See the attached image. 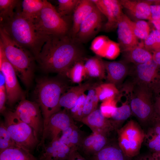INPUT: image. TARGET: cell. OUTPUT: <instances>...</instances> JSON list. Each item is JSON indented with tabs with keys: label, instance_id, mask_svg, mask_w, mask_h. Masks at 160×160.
Segmentation results:
<instances>
[{
	"label": "cell",
	"instance_id": "4dcf8cb0",
	"mask_svg": "<svg viewBox=\"0 0 160 160\" xmlns=\"http://www.w3.org/2000/svg\"><path fill=\"white\" fill-rule=\"evenodd\" d=\"M99 84L96 82L88 90L84 103L83 118L87 116L97 109L99 100L96 93V88Z\"/></svg>",
	"mask_w": 160,
	"mask_h": 160
},
{
	"label": "cell",
	"instance_id": "3957f363",
	"mask_svg": "<svg viewBox=\"0 0 160 160\" xmlns=\"http://www.w3.org/2000/svg\"><path fill=\"white\" fill-rule=\"evenodd\" d=\"M0 46L5 56L14 68L17 76L27 87L31 85L34 70V60L28 50L13 41L0 28Z\"/></svg>",
	"mask_w": 160,
	"mask_h": 160
},
{
	"label": "cell",
	"instance_id": "bcb514c9",
	"mask_svg": "<svg viewBox=\"0 0 160 160\" xmlns=\"http://www.w3.org/2000/svg\"><path fill=\"white\" fill-rule=\"evenodd\" d=\"M152 122L153 123V125L152 128L160 137V118L156 116Z\"/></svg>",
	"mask_w": 160,
	"mask_h": 160
},
{
	"label": "cell",
	"instance_id": "f546056e",
	"mask_svg": "<svg viewBox=\"0 0 160 160\" xmlns=\"http://www.w3.org/2000/svg\"><path fill=\"white\" fill-rule=\"evenodd\" d=\"M96 90L99 100L102 102L116 99L119 94L116 86L109 82L98 84L96 87Z\"/></svg>",
	"mask_w": 160,
	"mask_h": 160
},
{
	"label": "cell",
	"instance_id": "5b68a950",
	"mask_svg": "<svg viewBox=\"0 0 160 160\" xmlns=\"http://www.w3.org/2000/svg\"><path fill=\"white\" fill-rule=\"evenodd\" d=\"M124 89L130 93L129 103L132 113L142 122H152L156 115L151 89L145 85L131 81L125 85Z\"/></svg>",
	"mask_w": 160,
	"mask_h": 160
},
{
	"label": "cell",
	"instance_id": "603a6c76",
	"mask_svg": "<svg viewBox=\"0 0 160 160\" xmlns=\"http://www.w3.org/2000/svg\"><path fill=\"white\" fill-rule=\"evenodd\" d=\"M123 52L124 61L134 65L143 64L153 59V55L146 49L143 43H139L137 45Z\"/></svg>",
	"mask_w": 160,
	"mask_h": 160
},
{
	"label": "cell",
	"instance_id": "d6986e66",
	"mask_svg": "<svg viewBox=\"0 0 160 160\" xmlns=\"http://www.w3.org/2000/svg\"><path fill=\"white\" fill-rule=\"evenodd\" d=\"M104 62L108 82L114 84L118 88L129 75L131 67L124 60Z\"/></svg>",
	"mask_w": 160,
	"mask_h": 160
},
{
	"label": "cell",
	"instance_id": "277c9868",
	"mask_svg": "<svg viewBox=\"0 0 160 160\" xmlns=\"http://www.w3.org/2000/svg\"><path fill=\"white\" fill-rule=\"evenodd\" d=\"M58 78L44 79L37 82L35 94L41 110L44 129L50 117L60 111L59 101L62 95L70 87L68 82Z\"/></svg>",
	"mask_w": 160,
	"mask_h": 160
},
{
	"label": "cell",
	"instance_id": "2e32d148",
	"mask_svg": "<svg viewBox=\"0 0 160 160\" xmlns=\"http://www.w3.org/2000/svg\"><path fill=\"white\" fill-rule=\"evenodd\" d=\"M59 138L45 144L38 160H68L71 149L61 141Z\"/></svg>",
	"mask_w": 160,
	"mask_h": 160
},
{
	"label": "cell",
	"instance_id": "f35d334b",
	"mask_svg": "<svg viewBox=\"0 0 160 160\" xmlns=\"http://www.w3.org/2000/svg\"><path fill=\"white\" fill-rule=\"evenodd\" d=\"M86 95L84 93L78 98L74 106L69 110L74 120L81 121L83 118V110Z\"/></svg>",
	"mask_w": 160,
	"mask_h": 160
},
{
	"label": "cell",
	"instance_id": "60d3db41",
	"mask_svg": "<svg viewBox=\"0 0 160 160\" xmlns=\"http://www.w3.org/2000/svg\"><path fill=\"white\" fill-rule=\"evenodd\" d=\"M117 101L116 98L102 102L100 109L105 117L108 119L111 117L117 107Z\"/></svg>",
	"mask_w": 160,
	"mask_h": 160
},
{
	"label": "cell",
	"instance_id": "8992f818",
	"mask_svg": "<svg viewBox=\"0 0 160 160\" xmlns=\"http://www.w3.org/2000/svg\"><path fill=\"white\" fill-rule=\"evenodd\" d=\"M44 6L34 20L32 24L40 34L47 36L67 35L68 25L55 7L46 0Z\"/></svg>",
	"mask_w": 160,
	"mask_h": 160
},
{
	"label": "cell",
	"instance_id": "484cf974",
	"mask_svg": "<svg viewBox=\"0 0 160 160\" xmlns=\"http://www.w3.org/2000/svg\"><path fill=\"white\" fill-rule=\"evenodd\" d=\"M60 140L71 149L78 150L84 137L82 133L75 123L62 132Z\"/></svg>",
	"mask_w": 160,
	"mask_h": 160
},
{
	"label": "cell",
	"instance_id": "ba28073f",
	"mask_svg": "<svg viewBox=\"0 0 160 160\" xmlns=\"http://www.w3.org/2000/svg\"><path fill=\"white\" fill-rule=\"evenodd\" d=\"M0 71L5 80L7 95V103L12 106L18 101L25 98L24 93L18 83L15 71L6 57L0 46Z\"/></svg>",
	"mask_w": 160,
	"mask_h": 160
},
{
	"label": "cell",
	"instance_id": "ab89813d",
	"mask_svg": "<svg viewBox=\"0 0 160 160\" xmlns=\"http://www.w3.org/2000/svg\"><path fill=\"white\" fill-rule=\"evenodd\" d=\"M79 0H58V10L61 16L68 15L74 10Z\"/></svg>",
	"mask_w": 160,
	"mask_h": 160
},
{
	"label": "cell",
	"instance_id": "6da1fadb",
	"mask_svg": "<svg viewBox=\"0 0 160 160\" xmlns=\"http://www.w3.org/2000/svg\"><path fill=\"white\" fill-rule=\"evenodd\" d=\"M84 56L82 49L67 35L50 36L36 60L44 71L66 76L76 63L83 60Z\"/></svg>",
	"mask_w": 160,
	"mask_h": 160
},
{
	"label": "cell",
	"instance_id": "7bdbcfd3",
	"mask_svg": "<svg viewBox=\"0 0 160 160\" xmlns=\"http://www.w3.org/2000/svg\"><path fill=\"white\" fill-rule=\"evenodd\" d=\"M0 111L3 113L7 109L5 104L7 100V95L4 76L0 73Z\"/></svg>",
	"mask_w": 160,
	"mask_h": 160
},
{
	"label": "cell",
	"instance_id": "d590c367",
	"mask_svg": "<svg viewBox=\"0 0 160 160\" xmlns=\"http://www.w3.org/2000/svg\"><path fill=\"white\" fill-rule=\"evenodd\" d=\"M17 146L18 145L8 133L4 122L1 121L0 124V152Z\"/></svg>",
	"mask_w": 160,
	"mask_h": 160
},
{
	"label": "cell",
	"instance_id": "c3c4849f",
	"mask_svg": "<svg viewBox=\"0 0 160 160\" xmlns=\"http://www.w3.org/2000/svg\"><path fill=\"white\" fill-rule=\"evenodd\" d=\"M153 59L157 63L160 69V50L153 52Z\"/></svg>",
	"mask_w": 160,
	"mask_h": 160
},
{
	"label": "cell",
	"instance_id": "f907efd6",
	"mask_svg": "<svg viewBox=\"0 0 160 160\" xmlns=\"http://www.w3.org/2000/svg\"><path fill=\"white\" fill-rule=\"evenodd\" d=\"M150 21L156 28V30L160 33V19L151 20Z\"/></svg>",
	"mask_w": 160,
	"mask_h": 160
},
{
	"label": "cell",
	"instance_id": "7a4b0ae2",
	"mask_svg": "<svg viewBox=\"0 0 160 160\" xmlns=\"http://www.w3.org/2000/svg\"><path fill=\"white\" fill-rule=\"evenodd\" d=\"M21 4L17 7L12 17L0 22V28L15 42L29 51L36 60L42 46L50 36L38 33L33 24L22 16Z\"/></svg>",
	"mask_w": 160,
	"mask_h": 160
},
{
	"label": "cell",
	"instance_id": "9a60e30c",
	"mask_svg": "<svg viewBox=\"0 0 160 160\" xmlns=\"http://www.w3.org/2000/svg\"><path fill=\"white\" fill-rule=\"evenodd\" d=\"M130 20L122 13L117 24L119 44L122 52L128 50L139 44L138 38L134 34L130 25Z\"/></svg>",
	"mask_w": 160,
	"mask_h": 160
},
{
	"label": "cell",
	"instance_id": "4316f807",
	"mask_svg": "<svg viewBox=\"0 0 160 160\" xmlns=\"http://www.w3.org/2000/svg\"><path fill=\"white\" fill-rule=\"evenodd\" d=\"M0 160H38L28 151L19 146L0 152Z\"/></svg>",
	"mask_w": 160,
	"mask_h": 160
},
{
	"label": "cell",
	"instance_id": "4fadbf2b",
	"mask_svg": "<svg viewBox=\"0 0 160 160\" xmlns=\"http://www.w3.org/2000/svg\"><path fill=\"white\" fill-rule=\"evenodd\" d=\"M102 13L96 7L81 24L76 37L80 42H85L92 39L101 28Z\"/></svg>",
	"mask_w": 160,
	"mask_h": 160
},
{
	"label": "cell",
	"instance_id": "30bf717a",
	"mask_svg": "<svg viewBox=\"0 0 160 160\" xmlns=\"http://www.w3.org/2000/svg\"><path fill=\"white\" fill-rule=\"evenodd\" d=\"M69 110L64 108L53 114L50 118L44 129L41 140L37 146V149L45 145L46 140L49 142L59 138V135L74 123Z\"/></svg>",
	"mask_w": 160,
	"mask_h": 160
},
{
	"label": "cell",
	"instance_id": "e0dca14e",
	"mask_svg": "<svg viewBox=\"0 0 160 160\" xmlns=\"http://www.w3.org/2000/svg\"><path fill=\"white\" fill-rule=\"evenodd\" d=\"M81 122L88 126L93 133L107 136L110 132L115 130L110 120L103 116L100 109H97L83 118Z\"/></svg>",
	"mask_w": 160,
	"mask_h": 160
},
{
	"label": "cell",
	"instance_id": "f1b7e54d",
	"mask_svg": "<svg viewBox=\"0 0 160 160\" xmlns=\"http://www.w3.org/2000/svg\"><path fill=\"white\" fill-rule=\"evenodd\" d=\"M132 114V111L128 99L121 105L117 107L116 110L110 119L115 130L121 123L127 119Z\"/></svg>",
	"mask_w": 160,
	"mask_h": 160
},
{
	"label": "cell",
	"instance_id": "7dc6e473",
	"mask_svg": "<svg viewBox=\"0 0 160 160\" xmlns=\"http://www.w3.org/2000/svg\"><path fill=\"white\" fill-rule=\"evenodd\" d=\"M154 107L156 116L160 118V95L156 99Z\"/></svg>",
	"mask_w": 160,
	"mask_h": 160
},
{
	"label": "cell",
	"instance_id": "1f68e13d",
	"mask_svg": "<svg viewBox=\"0 0 160 160\" xmlns=\"http://www.w3.org/2000/svg\"><path fill=\"white\" fill-rule=\"evenodd\" d=\"M18 0H0V22L12 17L17 7L21 3Z\"/></svg>",
	"mask_w": 160,
	"mask_h": 160
},
{
	"label": "cell",
	"instance_id": "7402d4cb",
	"mask_svg": "<svg viewBox=\"0 0 160 160\" xmlns=\"http://www.w3.org/2000/svg\"><path fill=\"white\" fill-rule=\"evenodd\" d=\"M96 7L92 0H79L74 10L72 31L73 38L76 37L81 23Z\"/></svg>",
	"mask_w": 160,
	"mask_h": 160
},
{
	"label": "cell",
	"instance_id": "d4e9b609",
	"mask_svg": "<svg viewBox=\"0 0 160 160\" xmlns=\"http://www.w3.org/2000/svg\"><path fill=\"white\" fill-rule=\"evenodd\" d=\"M118 144L108 142L97 153L88 159L89 160H126Z\"/></svg>",
	"mask_w": 160,
	"mask_h": 160
},
{
	"label": "cell",
	"instance_id": "ac0fdd59",
	"mask_svg": "<svg viewBox=\"0 0 160 160\" xmlns=\"http://www.w3.org/2000/svg\"><path fill=\"white\" fill-rule=\"evenodd\" d=\"M108 142L107 135L93 133L84 137L78 150L88 158L100 151Z\"/></svg>",
	"mask_w": 160,
	"mask_h": 160
},
{
	"label": "cell",
	"instance_id": "74e56055",
	"mask_svg": "<svg viewBox=\"0 0 160 160\" xmlns=\"http://www.w3.org/2000/svg\"><path fill=\"white\" fill-rule=\"evenodd\" d=\"M109 39L106 36H100L92 41L90 49L97 56L104 57L105 50Z\"/></svg>",
	"mask_w": 160,
	"mask_h": 160
},
{
	"label": "cell",
	"instance_id": "816d5d0a",
	"mask_svg": "<svg viewBox=\"0 0 160 160\" xmlns=\"http://www.w3.org/2000/svg\"><path fill=\"white\" fill-rule=\"evenodd\" d=\"M152 155L153 156L159 160H160V152L153 153Z\"/></svg>",
	"mask_w": 160,
	"mask_h": 160
},
{
	"label": "cell",
	"instance_id": "d6a6232c",
	"mask_svg": "<svg viewBox=\"0 0 160 160\" xmlns=\"http://www.w3.org/2000/svg\"><path fill=\"white\" fill-rule=\"evenodd\" d=\"M65 76L73 83L80 84L86 77L82 60L76 63L67 71Z\"/></svg>",
	"mask_w": 160,
	"mask_h": 160
},
{
	"label": "cell",
	"instance_id": "9c48e42d",
	"mask_svg": "<svg viewBox=\"0 0 160 160\" xmlns=\"http://www.w3.org/2000/svg\"><path fill=\"white\" fill-rule=\"evenodd\" d=\"M129 75L133 82L145 85L156 92L160 90V69L153 59L131 66Z\"/></svg>",
	"mask_w": 160,
	"mask_h": 160
},
{
	"label": "cell",
	"instance_id": "681fc988",
	"mask_svg": "<svg viewBox=\"0 0 160 160\" xmlns=\"http://www.w3.org/2000/svg\"><path fill=\"white\" fill-rule=\"evenodd\" d=\"M135 160H153L151 154L143 155L138 157Z\"/></svg>",
	"mask_w": 160,
	"mask_h": 160
},
{
	"label": "cell",
	"instance_id": "cb8c5ba5",
	"mask_svg": "<svg viewBox=\"0 0 160 160\" xmlns=\"http://www.w3.org/2000/svg\"><path fill=\"white\" fill-rule=\"evenodd\" d=\"M86 77L89 80H101L105 77L104 61L98 56L87 59L84 63Z\"/></svg>",
	"mask_w": 160,
	"mask_h": 160
},
{
	"label": "cell",
	"instance_id": "ffe728a7",
	"mask_svg": "<svg viewBox=\"0 0 160 160\" xmlns=\"http://www.w3.org/2000/svg\"><path fill=\"white\" fill-rule=\"evenodd\" d=\"M96 82L89 80L77 85L70 87L60 97L59 103L60 108L71 109L75 105L79 97Z\"/></svg>",
	"mask_w": 160,
	"mask_h": 160
},
{
	"label": "cell",
	"instance_id": "8fae6325",
	"mask_svg": "<svg viewBox=\"0 0 160 160\" xmlns=\"http://www.w3.org/2000/svg\"><path fill=\"white\" fill-rule=\"evenodd\" d=\"M23 121L30 126L38 137L42 135L44 121L39 105L25 98L20 101L14 111Z\"/></svg>",
	"mask_w": 160,
	"mask_h": 160
},
{
	"label": "cell",
	"instance_id": "83f0119b",
	"mask_svg": "<svg viewBox=\"0 0 160 160\" xmlns=\"http://www.w3.org/2000/svg\"><path fill=\"white\" fill-rule=\"evenodd\" d=\"M44 5V0H23L21 2V14L24 18L32 23Z\"/></svg>",
	"mask_w": 160,
	"mask_h": 160
},
{
	"label": "cell",
	"instance_id": "52a82bcc",
	"mask_svg": "<svg viewBox=\"0 0 160 160\" xmlns=\"http://www.w3.org/2000/svg\"><path fill=\"white\" fill-rule=\"evenodd\" d=\"M3 114L7 131L18 145L30 152L37 146L40 141L33 130L22 121L14 111L6 110Z\"/></svg>",
	"mask_w": 160,
	"mask_h": 160
},
{
	"label": "cell",
	"instance_id": "8d00e7d4",
	"mask_svg": "<svg viewBox=\"0 0 160 160\" xmlns=\"http://www.w3.org/2000/svg\"><path fill=\"white\" fill-rule=\"evenodd\" d=\"M144 140L147 147L153 153L160 152V137L152 128L145 134Z\"/></svg>",
	"mask_w": 160,
	"mask_h": 160
},
{
	"label": "cell",
	"instance_id": "b9f144b4",
	"mask_svg": "<svg viewBox=\"0 0 160 160\" xmlns=\"http://www.w3.org/2000/svg\"><path fill=\"white\" fill-rule=\"evenodd\" d=\"M120 51L119 44L109 39L105 50L104 57L110 60L114 59L118 56Z\"/></svg>",
	"mask_w": 160,
	"mask_h": 160
},
{
	"label": "cell",
	"instance_id": "836d02e7",
	"mask_svg": "<svg viewBox=\"0 0 160 160\" xmlns=\"http://www.w3.org/2000/svg\"><path fill=\"white\" fill-rule=\"evenodd\" d=\"M130 23L133 33L137 38L145 40L150 33V28L147 22L140 20L133 21L130 20Z\"/></svg>",
	"mask_w": 160,
	"mask_h": 160
},
{
	"label": "cell",
	"instance_id": "44dd1931",
	"mask_svg": "<svg viewBox=\"0 0 160 160\" xmlns=\"http://www.w3.org/2000/svg\"><path fill=\"white\" fill-rule=\"evenodd\" d=\"M123 7L134 17L140 20H151L149 0H119Z\"/></svg>",
	"mask_w": 160,
	"mask_h": 160
},
{
	"label": "cell",
	"instance_id": "f6af8a7d",
	"mask_svg": "<svg viewBox=\"0 0 160 160\" xmlns=\"http://www.w3.org/2000/svg\"><path fill=\"white\" fill-rule=\"evenodd\" d=\"M68 160H87L79 151L77 148L71 149Z\"/></svg>",
	"mask_w": 160,
	"mask_h": 160
},
{
	"label": "cell",
	"instance_id": "ee69618b",
	"mask_svg": "<svg viewBox=\"0 0 160 160\" xmlns=\"http://www.w3.org/2000/svg\"><path fill=\"white\" fill-rule=\"evenodd\" d=\"M150 9L151 20L160 19V4L151 5Z\"/></svg>",
	"mask_w": 160,
	"mask_h": 160
},
{
	"label": "cell",
	"instance_id": "e575fe53",
	"mask_svg": "<svg viewBox=\"0 0 160 160\" xmlns=\"http://www.w3.org/2000/svg\"><path fill=\"white\" fill-rule=\"evenodd\" d=\"M145 47L150 52L160 50V33L156 30H153L144 40Z\"/></svg>",
	"mask_w": 160,
	"mask_h": 160
},
{
	"label": "cell",
	"instance_id": "5bb4252c",
	"mask_svg": "<svg viewBox=\"0 0 160 160\" xmlns=\"http://www.w3.org/2000/svg\"><path fill=\"white\" fill-rule=\"evenodd\" d=\"M101 12L107 18L105 28L109 31L117 27L122 12L119 0H92Z\"/></svg>",
	"mask_w": 160,
	"mask_h": 160
},
{
	"label": "cell",
	"instance_id": "7c38bea8",
	"mask_svg": "<svg viewBox=\"0 0 160 160\" xmlns=\"http://www.w3.org/2000/svg\"><path fill=\"white\" fill-rule=\"evenodd\" d=\"M118 144L127 157L132 158L139 153L145 134L141 131L132 129L117 131Z\"/></svg>",
	"mask_w": 160,
	"mask_h": 160
}]
</instances>
